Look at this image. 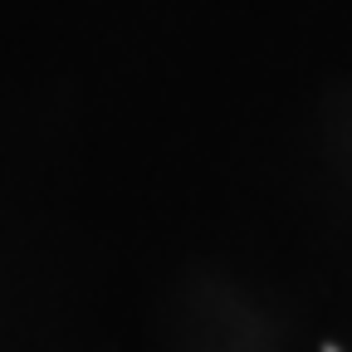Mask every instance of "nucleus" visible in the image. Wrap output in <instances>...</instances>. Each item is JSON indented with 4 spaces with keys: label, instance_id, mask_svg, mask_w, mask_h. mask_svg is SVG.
Wrapping results in <instances>:
<instances>
[]
</instances>
